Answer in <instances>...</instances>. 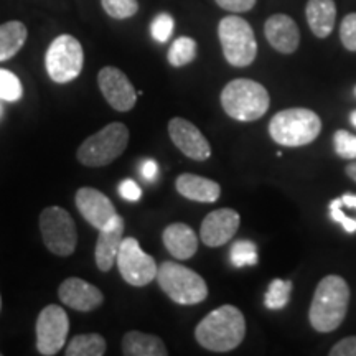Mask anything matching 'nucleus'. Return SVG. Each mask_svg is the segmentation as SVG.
Masks as SVG:
<instances>
[{
    "label": "nucleus",
    "instance_id": "1",
    "mask_svg": "<svg viewBox=\"0 0 356 356\" xmlns=\"http://www.w3.org/2000/svg\"><path fill=\"white\" fill-rule=\"evenodd\" d=\"M246 337V320L234 305L218 307L195 328V338L204 350L226 353L238 348Z\"/></svg>",
    "mask_w": 356,
    "mask_h": 356
},
{
    "label": "nucleus",
    "instance_id": "2",
    "mask_svg": "<svg viewBox=\"0 0 356 356\" xmlns=\"http://www.w3.org/2000/svg\"><path fill=\"white\" fill-rule=\"evenodd\" d=\"M350 304V287L340 275H327L318 282L312 299L309 320L314 330L330 333L340 327Z\"/></svg>",
    "mask_w": 356,
    "mask_h": 356
},
{
    "label": "nucleus",
    "instance_id": "3",
    "mask_svg": "<svg viewBox=\"0 0 356 356\" xmlns=\"http://www.w3.org/2000/svg\"><path fill=\"white\" fill-rule=\"evenodd\" d=\"M221 106L236 121L252 122L267 113L270 97L261 83L238 78L229 81L221 91Z\"/></svg>",
    "mask_w": 356,
    "mask_h": 356
},
{
    "label": "nucleus",
    "instance_id": "4",
    "mask_svg": "<svg viewBox=\"0 0 356 356\" xmlns=\"http://www.w3.org/2000/svg\"><path fill=\"white\" fill-rule=\"evenodd\" d=\"M322 131V121L314 111L292 108L279 111L270 119L269 134L274 142L286 147L312 144Z\"/></svg>",
    "mask_w": 356,
    "mask_h": 356
},
{
    "label": "nucleus",
    "instance_id": "5",
    "mask_svg": "<svg viewBox=\"0 0 356 356\" xmlns=\"http://www.w3.org/2000/svg\"><path fill=\"white\" fill-rule=\"evenodd\" d=\"M129 129L122 122H111L78 147L76 157L84 167H106L126 152Z\"/></svg>",
    "mask_w": 356,
    "mask_h": 356
},
{
    "label": "nucleus",
    "instance_id": "6",
    "mask_svg": "<svg viewBox=\"0 0 356 356\" xmlns=\"http://www.w3.org/2000/svg\"><path fill=\"white\" fill-rule=\"evenodd\" d=\"M157 282L167 297L180 305H197L208 297V286L202 275L178 262H163L159 267Z\"/></svg>",
    "mask_w": 356,
    "mask_h": 356
},
{
    "label": "nucleus",
    "instance_id": "7",
    "mask_svg": "<svg viewBox=\"0 0 356 356\" xmlns=\"http://www.w3.org/2000/svg\"><path fill=\"white\" fill-rule=\"evenodd\" d=\"M222 55L229 65L236 68H246L256 60L257 42L252 26L241 17H225L218 25Z\"/></svg>",
    "mask_w": 356,
    "mask_h": 356
},
{
    "label": "nucleus",
    "instance_id": "8",
    "mask_svg": "<svg viewBox=\"0 0 356 356\" xmlns=\"http://www.w3.org/2000/svg\"><path fill=\"white\" fill-rule=\"evenodd\" d=\"M84 53L81 43L71 35H60L53 40L44 55V68L51 81L66 84L81 74Z\"/></svg>",
    "mask_w": 356,
    "mask_h": 356
},
{
    "label": "nucleus",
    "instance_id": "9",
    "mask_svg": "<svg viewBox=\"0 0 356 356\" xmlns=\"http://www.w3.org/2000/svg\"><path fill=\"white\" fill-rule=\"evenodd\" d=\"M40 231L43 244L53 254L68 257L78 244L76 225L65 208L48 207L40 215Z\"/></svg>",
    "mask_w": 356,
    "mask_h": 356
},
{
    "label": "nucleus",
    "instance_id": "10",
    "mask_svg": "<svg viewBox=\"0 0 356 356\" xmlns=\"http://www.w3.org/2000/svg\"><path fill=\"white\" fill-rule=\"evenodd\" d=\"M118 267L122 279L134 287H145L157 279L159 267L155 259L142 251L136 238H124L118 254Z\"/></svg>",
    "mask_w": 356,
    "mask_h": 356
},
{
    "label": "nucleus",
    "instance_id": "11",
    "mask_svg": "<svg viewBox=\"0 0 356 356\" xmlns=\"http://www.w3.org/2000/svg\"><path fill=\"white\" fill-rule=\"evenodd\" d=\"M37 350L43 356H53L63 350L70 332V318L60 305H47L40 312L37 325Z\"/></svg>",
    "mask_w": 356,
    "mask_h": 356
},
{
    "label": "nucleus",
    "instance_id": "12",
    "mask_svg": "<svg viewBox=\"0 0 356 356\" xmlns=\"http://www.w3.org/2000/svg\"><path fill=\"white\" fill-rule=\"evenodd\" d=\"M97 84L109 102V106L119 113H127L137 102V92L132 83L119 68L114 66H106L97 73Z\"/></svg>",
    "mask_w": 356,
    "mask_h": 356
},
{
    "label": "nucleus",
    "instance_id": "13",
    "mask_svg": "<svg viewBox=\"0 0 356 356\" xmlns=\"http://www.w3.org/2000/svg\"><path fill=\"white\" fill-rule=\"evenodd\" d=\"M168 134L177 149L188 159L204 162L211 157L210 142L193 122L184 118H173L168 122Z\"/></svg>",
    "mask_w": 356,
    "mask_h": 356
},
{
    "label": "nucleus",
    "instance_id": "14",
    "mask_svg": "<svg viewBox=\"0 0 356 356\" xmlns=\"http://www.w3.org/2000/svg\"><path fill=\"white\" fill-rule=\"evenodd\" d=\"M74 203H76L78 211L81 213L84 220L97 231L106 228L118 215L114 203L102 191L91 188V186L79 188L74 195Z\"/></svg>",
    "mask_w": 356,
    "mask_h": 356
},
{
    "label": "nucleus",
    "instance_id": "15",
    "mask_svg": "<svg viewBox=\"0 0 356 356\" xmlns=\"http://www.w3.org/2000/svg\"><path fill=\"white\" fill-rule=\"evenodd\" d=\"M239 222H241V218L238 211L231 208H220L204 216L202 228H200V238L208 248L225 246L234 238Z\"/></svg>",
    "mask_w": 356,
    "mask_h": 356
},
{
    "label": "nucleus",
    "instance_id": "16",
    "mask_svg": "<svg viewBox=\"0 0 356 356\" xmlns=\"http://www.w3.org/2000/svg\"><path fill=\"white\" fill-rule=\"evenodd\" d=\"M58 297L66 307L78 312H92L104 302V296L99 289L79 277L63 280L58 287Z\"/></svg>",
    "mask_w": 356,
    "mask_h": 356
},
{
    "label": "nucleus",
    "instance_id": "17",
    "mask_svg": "<svg viewBox=\"0 0 356 356\" xmlns=\"http://www.w3.org/2000/svg\"><path fill=\"white\" fill-rule=\"evenodd\" d=\"M264 33L270 47L279 53H284V55H291L299 48V26L291 17L284 15V13H275V15L267 19Z\"/></svg>",
    "mask_w": 356,
    "mask_h": 356
},
{
    "label": "nucleus",
    "instance_id": "18",
    "mask_svg": "<svg viewBox=\"0 0 356 356\" xmlns=\"http://www.w3.org/2000/svg\"><path fill=\"white\" fill-rule=\"evenodd\" d=\"M124 218L115 215L114 220L109 222L106 228L99 231L96 243V266L102 273H109L113 269L114 262L118 261L119 249L122 244V234H124Z\"/></svg>",
    "mask_w": 356,
    "mask_h": 356
},
{
    "label": "nucleus",
    "instance_id": "19",
    "mask_svg": "<svg viewBox=\"0 0 356 356\" xmlns=\"http://www.w3.org/2000/svg\"><path fill=\"white\" fill-rule=\"evenodd\" d=\"M163 244L173 257L186 261L198 251V238L195 231L185 222H172L163 229Z\"/></svg>",
    "mask_w": 356,
    "mask_h": 356
},
{
    "label": "nucleus",
    "instance_id": "20",
    "mask_svg": "<svg viewBox=\"0 0 356 356\" xmlns=\"http://www.w3.org/2000/svg\"><path fill=\"white\" fill-rule=\"evenodd\" d=\"M175 188L181 197L197 203H215L221 195L220 184L195 173H181L177 178Z\"/></svg>",
    "mask_w": 356,
    "mask_h": 356
},
{
    "label": "nucleus",
    "instance_id": "21",
    "mask_svg": "<svg viewBox=\"0 0 356 356\" xmlns=\"http://www.w3.org/2000/svg\"><path fill=\"white\" fill-rule=\"evenodd\" d=\"M305 15L312 33L318 38H327L335 26L337 6L333 0H309Z\"/></svg>",
    "mask_w": 356,
    "mask_h": 356
},
{
    "label": "nucleus",
    "instance_id": "22",
    "mask_svg": "<svg viewBox=\"0 0 356 356\" xmlns=\"http://www.w3.org/2000/svg\"><path fill=\"white\" fill-rule=\"evenodd\" d=\"M122 353L126 356H167L168 350L162 338L144 332H127L122 338Z\"/></svg>",
    "mask_w": 356,
    "mask_h": 356
},
{
    "label": "nucleus",
    "instance_id": "23",
    "mask_svg": "<svg viewBox=\"0 0 356 356\" xmlns=\"http://www.w3.org/2000/svg\"><path fill=\"white\" fill-rule=\"evenodd\" d=\"M26 26L19 20L0 25V61H7L22 50L26 42Z\"/></svg>",
    "mask_w": 356,
    "mask_h": 356
},
{
    "label": "nucleus",
    "instance_id": "24",
    "mask_svg": "<svg viewBox=\"0 0 356 356\" xmlns=\"http://www.w3.org/2000/svg\"><path fill=\"white\" fill-rule=\"evenodd\" d=\"M104 337L99 333H84V335H76L66 346V356H102L106 353Z\"/></svg>",
    "mask_w": 356,
    "mask_h": 356
},
{
    "label": "nucleus",
    "instance_id": "25",
    "mask_svg": "<svg viewBox=\"0 0 356 356\" xmlns=\"http://www.w3.org/2000/svg\"><path fill=\"white\" fill-rule=\"evenodd\" d=\"M197 58V42L190 37H180L172 43L167 60L175 68L191 63Z\"/></svg>",
    "mask_w": 356,
    "mask_h": 356
},
{
    "label": "nucleus",
    "instance_id": "26",
    "mask_svg": "<svg viewBox=\"0 0 356 356\" xmlns=\"http://www.w3.org/2000/svg\"><path fill=\"white\" fill-rule=\"evenodd\" d=\"M291 280L274 279L273 282L269 284V289H267L264 296V305L269 310H282L284 307H287L289 300H291Z\"/></svg>",
    "mask_w": 356,
    "mask_h": 356
},
{
    "label": "nucleus",
    "instance_id": "27",
    "mask_svg": "<svg viewBox=\"0 0 356 356\" xmlns=\"http://www.w3.org/2000/svg\"><path fill=\"white\" fill-rule=\"evenodd\" d=\"M229 256H231V264L238 267V269H241V267L256 266L257 261H259L256 244L252 241H248V239L236 241L233 246H231Z\"/></svg>",
    "mask_w": 356,
    "mask_h": 356
},
{
    "label": "nucleus",
    "instance_id": "28",
    "mask_svg": "<svg viewBox=\"0 0 356 356\" xmlns=\"http://www.w3.org/2000/svg\"><path fill=\"white\" fill-rule=\"evenodd\" d=\"M24 96L22 81L8 70H0V99L15 102Z\"/></svg>",
    "mask_w": 356,
    "mask_h": 356
},
{
    "label": "nucleus",
    "instance_id": "29",
    "mask_svg": "<svg viewBox=\"0 0 356 356\" xmlns=\"http://www.w3.org/2000/svg\"><path fill=\"white\" fill-rule=\"evenodd\" d=\"M102 8L115 20L131 19L139 10L137 0H101Z\"/></svg>",
    "mask_w": 356,
    "mask_h": 356
},
{
    "label": "nucleus",
    "instance_id": "30",
    "mask_svg": "<svg viewBox=\"0 0 356 356\" xmlns=\"http://www.w3.org/2000/svg\"><path fill=\"white\" fill-rule=\"evenodd\" d=\"M333 145L338 157L345 160H356V136L348 131H337L333 134Z\"/></svg>",
    "mask_w": 356,
    "mask_h": 356
},
{
    "label": "nucleus",
    "instance_id": "31",
    "mask_svg": "<svg viewBox=\"0 0 356 356\" xmlns=\"http://www.w3.org/2000/svg\"><path fill=\"white\" fill-rule=\"evenodd\" d=\"M173 26H175V22L170 13H159L150 25V33L155 42L167 43L173 33Z\"/></svg>",
    "mask_w": 356,
    "mask_h": 356
},
{
    "label": "nucleus",
    "instance_id": "32",
    "mask_svg": "<svg viewBox=\"0 0 356 356\" xmlns=\"http://www.w3.org/2000/svg\"><path fill=\"white\" fill-rule=\"evenodd\" d=\"M330 216H332L333 221L338 222V225H340L341 228L346 231V233H350V234L356 233V220H355V218L346 215L343 204H341V198L332 200Z\"/></svg>",
    "mask_w": 356,
    "mask_h": 356
},
{
    "label": "nucleus",
    "instance_id": "33",
    "mask_svg": "<svg viewBox=\"0 0 356 356\" xmlns=\"http://www.w3.org/2000/svg\"><path fill=\"white\" fill-rule=\"evenodd\" d=\"M340 40L348 51H356V13H348L340 25Z\"/></svg>",
    "mask_w": 356,
    "mask_h": 356
},
{
    "label": "nucleus",
    "instance_id": "34",
    "mask_svg": "<svg viewBox=\"0 0 356 356\" xmlns=\"http://www.w3.org/2000/svg\"><path fill=\"white\" fill-rule=\"evenodd\" d=\"M119 195H121L124 200H127V202L136 203L142 198V190L136 181L131 180V178H126V180H122L121 184H119Z\"/></svg>",
    "mask_w": 356,
    "mask_h": 356
},
{
    "label": "nucleus",
    "instance_id": "35",
    "mask_svg": "<svg viewBox=\"0 0 356 356\" xmlns=\"http://www.w3.org/2000/svg\"><path fill=\"white\" fill-rule=\"evenodd\" d=\"M215 2L221 8H225V10L233 13H243L251 10L256 6L257 0H215Z\"/></svg>",
    "mask_w": 356,
    "mask_h": 356
},
{
    "label": "nucleus",
    "instance_id": "36",
    "mask_svg": "<svg viewBox=\"0 0 356 356\" xmlns=\"http://www.w3.org/2000/svg\"><path fill=\"white\" fill-rule=\"evenodd\" d=\"M330 356H356V337H348L333 345Z\"/></svg>",
    "mask_w": 356,
    "mask_h": 356
},
{
    "label": "nucleus",
    "instance_id": "37",
    "mask_svg": "<svg viewBox=\"0 0 356 356\" xmlns=\"http://www.w3.org/2000/svg\"><path fill=\"white\" fill-rule=\"evenodd\" d=\"M142 177L145 178V180H154L155 177H157V163L154 162V160H145L144 165H142Z\"/></svg>",
    "mask_w": 356,
    "mask_h": 356
},
{
    "label": "nucleus",
    "instance_id": "38",
    "mask_svg": "<svg viewBox=\"0 0 356 356\" xmlns=\"http://www.w3.org/2000/svg\"><path fill=\"white\" fill-rule=\"evenodd\" d=\"M341 203H343L345 208H350V210L356 211V195H350V193H345L341 195Z\"/></svg>",
    "mask_w": 356,
    "mask_h": 356
},
{
    "label": "nucleus",
    "instance_id": "39",
    "mask_svg": "<svg viewBox=\"0 0 356 356\" xmlns=\"http://www.w3.org/2000/svg\"><path fill=\"white\" fill-rule=\"evenodd\" d=\"M346 175H348L351 180H355L356 181V162H353V163H350V165H346Z\"/></svg>",
    "mask_w": 356,
    "mask_h": 356
},
{
    "label": "nucleus",
    "instance_id": "40",
    "mask_svg": "<svg viewBox=\"0 0 356 356\" xmlns=\"http://www.w3.org/2000/svg\"><path fill=\"white\" fill-rule=\"evenodd\" d=\"M350 121H351V124H353V126L356 127V111H353V113H351V115H350Z\"/></svg>",
    "mask_w": 356,
    "mask_h": 356
},
{
    "label": "nucleus",
    "instance_id": "41",
    "mask_svg": "<svg viewBox=\"0 0 356 356\" xmlns=\"http://www.w3.org/2000/svg\"><path fill=\"white\" fill-rule=\"evenodd\" d=\"M0 309H2V297H0Z\"/></svg>",
    "mask_w": 356,
    "mask_h": 356
},
{
    "label": "nucleus",
    "instance_id": "42",
    "mask_svg": "<svg viewBox=\"0 0 356 356\" xmlns=\"http://www.w3.org/2000/svg\"><path fill=\"white\" fill-rule=\"evenodd\" d=\"M0 355H2V353H0Z\"/></svg>",
    "mask_w": 356,
    "mask_h": 356
},
{
    "label": "nucleus",
    "instance_id": "43",
    "mask_svg": "<svg viewBox=\"0 0 356 356\" xmlns=\"http://www.w3.org/2000/svg\"><path fill=\"white\" fill-rule=\"evenodd\" d=\"M355 92H356V91H355Z\"/></svg>",
    "mask_w": 356,
    "mask_h": 356
}]
</instances>
